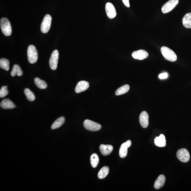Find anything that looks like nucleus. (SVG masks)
<instances>
[{
  "mask_svg": "<svg viewBox=\"0 0 191 191\" xmlns=\"http://www.w3.org/2000/svg\"><path fill=\"white\" fill-rule=\"evenodd\" d=\"M148 56V53L144 50H139L134 51L132 54V56L133 59L140 60H143L147 58Z\"/></svg>",
  "mask_w": 191,
  "mask_h": 191,
  "instance_id": "nucleus-11",
  "label": "nucleus"
},
{
  "mask_svg": "<svg viewBox=\"0 0 191 191\" xmlns=\"http://www.w3.org/2000/svg\"><path fill=\"white\" fill-rule=\"evenodd\" d=\"M34 82L38 88L44 89L47 87V84L45 81L38 78H36L34 79Z\"/></svg>",
  "mask_w": 191,
  "mask_h": 191,
  "instance_id": "nucleus-22",
  "label": "nucleus"
},
{
  "mask_svg": "<svg viewBox=\"0 0 191 191\" xmlns=\"http://www.w3.org/2000/svg\"><path fill=\"white\" fill-rule=\"evenodd\" d=\"M24 93L26 98L28 101H33L35 100V96L33 92L28 88L24 89Z\"/></svg>",
  "mask_w": 191,
  "mask_h": 191,
  "instance_id": "nucleus-26",
  "label": "nucleus"
},
{
  "mask_svg": "<svg viewBox=\"0 0 191 191\" xmlns=\"http://www.w3.org/2000/svg\"><path fill=\"white\" fill-rule=\"evenodd\" d=\"M105 11L109 19H113L116 16V12L115 7L111 2H108L106 3Z\"/></svg>",
  "mask_w": 191,
  "mask_h": 191,
  "instance_id": "nucleus-9",
  "label": "nucleus"
},
{
  "mask_svg": "<svg viewBox=\"0 0 191 191\" xmlns=\"http://www.w3.org/2000/svg\"><path fill=\"white\" fill-rule=\"evenodd\" d=\"M155 145L158 147H164L166 145V141L165 136L161 134L159 137H156L154 139Z\"/></svg>",
  "mask_w": 191,
  "mask_h": 191,
  "instance_id": "nucleus-17",
  "label": "nucleus"
},
{
  "mask_svg": "<svg viewBox=\"0 0 191 191\" xmlns=\"http://www.w3.org/2000/svg\"><path fill=\"white\" fill-rule=\"evenodd\" d=\"M11 74L12 76H14L16 75L21 76L23 75V72L19 66L18 64H15L12 68Z\"/></svg>",
  "mask_w": 191,
  "mask_h": 191,
  "instance_id": "nucleus-20",
  "label": "nucleus"
},
{
  "mask_svg": "<svg viewBox=\"0 0 191 191\" xmlns=\"http://www.w3.org/2000/svg\"><path fill=\"white\" fill-rule=\"evenodd\" d=\"M27 57L29 63L31 64L35 63L38 60V54L36 47L33 45H30L27 49Z\"/></svg>",
  "mask_w": 191,
  "mask_h": 191,
  "instance_id": "nucleus-3",
  "label": "nucleus"
},
{
  "mask_svg": "<svg viewBox=\"0 0 191 191\" xmlns=\"http://www.w3.org/2000/svg\"><path fill=\"white\" fill-rule=\"evenodd\" d=\"M165 180L166 178L164 175H160L155 182L154 187L155 189H158L163 187L165 184Z\"/></svg>",
  "mask_w": 191,
  "mask_h": 191,
  "instance_id": "nucleus-16",
  "label": "nucleus"
},
{
  "mask_svg": "<svg viewBox=\"0 0 191 191\" xmlns=\"http://www.w3.org/2000/svg\"><path fill=\"white\" fill-rule=\"evenodd\" d=\"M89 84L85 81H81L77 84L75 88L76 93H79L87 90L89 88Z\"/></svg>",
  "mask_w": 191,
  "mask_h": 191,
  "instance_id": "nucleus-13",
  "label": "nucleus"
},
{
  "mask_svg": "<svg viewBox=\"0 0 191 191\" xmlns=\"http://www.w3.org/2000/svg\"><path fill=\"white\" fill-rule=\"evenodd\" d=\"M10 62L8 59L2 58L0 59V67L1 68L6 71H8L10 68Z\"/></svg>",
  "mask_w": 191,
  "mask_h": 191,
  "instance_id": "nucleus-25",
  "label": "nucleus"
},
{
  "mask_svg": "<svg viewBox=\"0 0 191 191\" xmlns=\"http://www.w3.org/2000/svg\"><path fill=\"white\" fill-rule=\"evenodd\" d=\"M178 2V0H169L163 6L162 12L163 14H166L170 12L176 6Z\"/></svg>",
  "mask_w": 191,
  "mask_h": 191,
  "instance_id": "nucleus-7",
  "label": "nucleus"
},
{
  "mask_svg": "<svg viewBox=\"0 0 191 191\" xmlns=\"http://www.w3.org/2000/svg\"><path fill=\"white\" fill-rule=\"evenodd\" d=\"M99 162V158L98 155L96 153L93 154L91 156V164L93 168L97 167Z\"/></svg>",
  "mask_w": 191,
  "mask_h": 191,
  "instance_id": "nucleus-24",
  "label": "nucleus"
},
{
  "mask_svg": "<svg viewBox=\"0 0 191 191\" xmlns=\"http://www.w3.org/2000/svg\"><path fill=\"white\" fill-rule=\"evenodd\" d=\"M1 28L2 33L6 36H9L12 33V28L9 20L6 17H3L1 20L0 22Z\"/></svg>",
  "mask_w": 191,
  "mask_h": 191,
  "instance_id": "nucleus-2",
  "label": "nucleus"
},
{
  "mask_svg": "<svg viewBox=\"0 0 191 191\" xmlns=\"http://www.w3.org/2000/svg\"><path fill=\"white\" fill-rule=\"evenodd\" d=\"M183 25L185 28H191V13L186 14L182 19Z\"/></svg>",
  "mask_w": 191,
  "mask_h": 191,
  "instance_id": "nucleus-18",
  "label": "nucleus"
},
{
  "mask_svg": "<svg viewBox=\"0 0 191 191\" xmlns=\"http://www.w3.org/2000/svg\"><path fill=\"white\" fill-rule=\"evenodd\" d=\"M139 120L140 125L144 128L148 127L149 125V115L147 112L143 111L140 115Z\"/></svg>",
  "mask_w": 191,
  "mask_h": 191,
  "instance_id": "nucleus-12",
  "label": "nucleus"
},
{
  "mask_svg": "<svg viewBox=\"0 0 191 191\" xmlns=\"http://www.w3.org/2000/svg\"><path fill=\"white\" fill-rule=\"evenodd\" d=\"M7 86H2L0 90V98H4L8 94V91L7 89Z\"/></svg>",
  "mask_w": 191,
  "mask_h": 191,
  "instance_id": "nucleus-27",
  "label": "nucleus"
},
{
  "mask_svg": "<svg viewBox=\"0 0 191 191\" xmlns=\"http://www.w3.org/2000/svg\"><path fill=\"white\" fill-rule=\"evenodd\" d=\"M161 51L165 59L168 61L174 62L177 60V56L175 52L167 47L163 46L161 48Z\"/></svg>",
  "mask_w": 191,
  "mask_h": 191,
  "instance_id": "nucleus-1",
  "label": "nucleus"
},
{
  "mask_svg": "<svg viewBox=\"0 0 191 191\" xmlns=\"http://www.w3.org/2000/svg\"><path fill=\"white\" fill-rule=\"evenodd\" d=\"M168 76L167 73H163L159 74L158 78L160 79H165L167 78Z\"/></svg>",
  "mask_w": 191,
  "mask_h": 191,
  "instance_id": "nucleus-28",
  "label": "nucleus"
},
{
  "mask_svg": "<svg viewBox=\"0 0 191 191\" xmlns=\"http://www.w3.org/2000/svg\"><path fill=\"white\" fill-rule=\"evenodd\" d=\"M59 57V51L57 50H54L52 53L49 60V65L50 68L55 70L58 66Z\"/></svg>",
  "mask_w": 191,
  "mask_h": 191,
  "instance_id": "nucleus-8",
  "label": "nucleus"
},
{
  "mask_svg": "<svg viewBox=\"0 0 191 191\" xmlns=\"http://www.w3.org/2000/svg\"><path fill=\"white\" fill-rule=\"evenodd\" d=\"M65 120V118L63 116H61L57 119L52 124L51 127L52 129L54 130L60 128L64 123Z\"/></svg>",
  "mask_w": 191,
  "mask_h": 191,
  "instance_id": "nucleus-19",
  "label": "nucleus"
},
{
  "mask_svg": "<svg viewBox=\"0 0 191 191\" xmlns=\"http://www.w3.org/2000/svg\"><path fill=\"white\" fill-rule=\"evenodd\" d=\"M113 147L110 145H101L100 147V150L102 154L107 156L111 154L112 152Z\"/></svg>",
  "mask_w": 191,
  "mask_h": 191,
  "instance_id": "nucleus-14",
  "label": "nucleus"
},
{
  "mask_svg": "<svg viewBox=\"0 0 191 191\" xmlns=\"http://www.w3.org/2000/svg\"><path fill=\"white\" fill-rule=\"evenodd\" d=\"M83 125L86 129L90 131H98L101 128V126L100 124L88 119L84 121Z\"/></svg>",
  "mask_w": 191,
  "mask_h": 191,
  "instance_id": "nucleus-5",
  "label": "nucleus"
},
{
  "mask_svg": "<svg viewBox=\"0 0 191 191\" xmlns=\"http://www.w3.org/2000/svg\"><path fill=\"white\" fill-rule=\"evenodd\" d=\"M52 17L50 15H46L44 17L41 25V31L42 33H46L50 28Z\"/></svg>",
  "mask_w": 191,
  "mask_h": 191,
  "instance_id": "nucleus-4",
  "label": "nucleus"
},
{
  "mask_svg": "<svg viewBox=\"0 0 191 191\" xmlns=\"http://www.w3.org/2000/svg\"><path fill=\"white\" fill-rule=\"evenodd\" d=\"M131 141L128 140L125 143L121 145L119 151V155L121 158H125L127 155L128 149L130 147L131 145Z\"/></svg>",
  "mask_w": 191,
  "mask_h": 191,
  "instance_id": "nucleus-10",
  "label": "nucleus"
},
{
  "mask_svg": "<svg viewBox=\"0 0 191 191\" xmlns=\"http://www.w3.org/2000/svg\"><path fill=\"white\" fill-rule=\"evenodd\" d=\"M109 168L107 167H104L100 171L98 174V177L99 179H102L105 178L108 174Z\"/></svg>",
  "mask_w": 191,
  "mask_h": 191,
  "instance_id": "nucleus-23",
  "label": "nucleus"
},
{
  "mask_svg": "<svg viewBox=\"0 0 191 191\" xmlns=\"http://www.w3.org/2000/svg\"><path fill=\"white\" fill-rule=\"evenodd\" d=\"M130 88V86L128 84H126V85L120 87L116 90L115 95L116 96H119L125 94L129 90Z\"/></svg>",
  "mask_w": 191,
  "mask_h": 191,
  "instance_id": "nucleus-21",
  "label": "nucleus"
},
{
  "mask_svg": "<svg viewBox=\"0 0 191 191\" xmlns=\"http://www.w3.org/2000/svg\"><path fill=\"white\" fill-rule=\"evenodd\" d=\"M0 106L2 108L6 110L12 109L16 107L14 103L8 98L2 100L0 104Z\"/></svg>",
  "mask_w": 191,
  "mask_h": 191,
  "instance_id": "nucleus-15",
  "label": "nucleus"
},
{
  "mask_svg": "<svg viewBox=\"0 0 191 191\" xmlns=\"http://www.w3.org/2000/svg\"><path fill=\"white\" fill-rule=\"evenodd\" d=\"M176 156L178 160L183 163H187L190 160L189 152L185 148L181 149L177 151Z\"/></svg>",
  "mask_w": 191,
  "mask_h": 191,
  "instance_id": "nucleus-6",
  "label": "nucleus"
},
{
  "mask_svg": "<svg viewBox=\"0 0 191 191\" xmlns=\"http://www.w3.org/2000/svg\"><path fill=\"white\" fill-rule=\"evenodd\" d=\"M125 6L129 7H130V4L129 3V0H122Z\"/></svg>",
  "mask_w": 191,
  "mask_h": 191,
  "instance_id": "nucleus-29",
  "label": "nucleus"
}]
</instances>
